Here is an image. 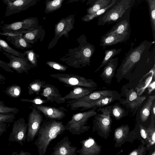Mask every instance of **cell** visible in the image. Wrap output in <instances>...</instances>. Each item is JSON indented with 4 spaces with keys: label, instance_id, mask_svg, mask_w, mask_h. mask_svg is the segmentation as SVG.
<instances>
[{
    "label": "cell",
    "instance_id": "1",
    "mask_svg": "<svg viewBox=\"0 0 155 155\" xmlns=\"http://www.w3.org/2000/svg\"><path fill=\"white\" fill-rule=\"evenodd\" d=\"M154 42L145 40L134 48L131 45L117 70L115 76L118 82L125 79L128 81V85L135 89L155 64V48L150 51Z\"/></svg>",
    "mask_w": 155,
    "mask_h": 155
},
{
    "label": "cell",
    "instance_id": "2",
    "mask_svg": "<svg viewBox=\"0 0 155 155\" xmlns=\"http://www.w3.org/2000/svg\"><path fill=\"white\" fill-rule=\"evenodd\" d=\"M76 41L78 46L68 49L67 53L60 58V60L68 66L76 68L89 66L91 58L95 51L94 46L87 42L84 35L78 37Z\"/></svg>",
    "mask_w": 155,
    "mask_h": 155
},
{
    "label": "cell",
    "instance_id": "3",
    "mask_svg": "<svg viewBox=\"0 0 155 155\" xmlns=\"http://www.w3.org/2000/svg\"><path fill=\"white\" fill-rule=\"evenodd\" d=\"M42 123L34 143L39 155L45 154L51 141L66 130L62 121L46 119Z\"/></svg>",
    "mask_w": 155,
    "mask_h": 155
},
{
    "label": "cell",
    "instance_id": "4",
    "mask_svg": "<svg viewBox=\"0 0 155 155\" xmlns=\"http://www.w3.org/2000/svg\"><path fill=\"white\" fill-rule=\"evenodd\" d=\"M112 106L99 107L98 112L94 116L93 120L92 131L96 132L101 137L107 139L111 132L112 120L111 118Z\"/></svg>",
    "mask_w": 155,
    "mask_h": 155
},
{
    "label": "cell",
    "instance_id": "5",
    "mask_svg": "<svg viewBox=\"0 0 155 155\" xmlns=\"http://www.w3.org/2000/svg\"><path fill=\"white\" fill-rule=\"evenodd\" d=\"M97 108L94 107L87 111L73 114L71 120L65 125L66 130L73 135H79L88 131L90 126L87 125V122L91 117L97 114L96 110Z\"/></svg>",
    "mask_w": 155,
    "mask_h": 155
},
{
    "label": "cell",
    "instance_id": "6",
    "mask_svg": "<svg viewBox=\"0 0 155 155\" xmlns=\"http://www.w3.org/2000/svg\"><path fill=\"white\" fill-rule=\"evenodd\" d=\"M121 97L118 100L119 104H121L127 109L135 114L142 103L145 99V96H139L133 87L129 86L127 84L124 85L121 90Z\"/></svg>",
    "mask_w": 155,
    "mask_h": 155
},
{
    "label": "cell",
    "instance_id": "7",
    "mask_svg": "<svg viewBox=\"0 0 155 155\" xmlns=\"http://www.w3.org/2000/svg\"><path fill=\"white\" fill-rule=\"evenodd\" d=\"M51 77L58 80L64 84L65 87H72L74 86H80L88 88H95L97 84L92 79L72 74H52Z\"/></svg>",
    "mask_w": 155,
    "mask_h": 155
},
{
    "label": "cell",
    "instance_id": "8",
    "mask_svg": "<svg viewBox=\"0 0 155 155\" xmlns=\"http://www.w3.org/2000/svg\"><path fill=\"white\" fill-rule=\"evenodd\" d=\"M31 111L28 117V130L26 140L29 142L33 141L43 121V115L41 111L33 106L29 107Z\"/></svg>",
    "mask_w": 155,
    "mask_h": 155
},
{
    "label": "cell",
    "instance_id": "9",
    "mask_svg": "<svg viewBox=\"0 0 155 155\" xmlns=\"http://www.w3.org/2000/svg\"><path fill=\"white\" fill-rule=\"evenodd\" d=\"M121 98L120 94L113 96L106 97L95 100L87 101L79 104L67 105V107L71 110H80L82 111L91 109L94 107H102L107 106Z\"/></svg>",
    "mask_w": 155,
    "mask_h": 155
},
{
    "label": "cell",
    "instance_id": "10",
    "mask_svg": "<svg viewBox=\"0 0 155 155\" xmlns=\"http://www.w3.org/2000/svg\"><path fill=\"white\" fill-rule=\"evenodd\" d=\"M27 130L28 124L23 117L14 121L8 140L23 145L26 140Z\"/></svg>",
    "mask_w": 155,
    "mask_h": 155
},
{
    "label": "cell",
    "instance_id": "11",
    "mask_svg": "<svg viewBox=\"0 0 155 155\" xmlns=\"http://www.w3.org/2000/svg\"><path fill=\"white\" fill-rule=\"evenodd\" d=\"M74 22L71 17L62 19L55 25L54 36L48 45V49L52 48L58 40L63 36L68 38V33L74 28Z\"/></svg>",
    "mask_w": 155,
    "mask_h": 155
},
{
    "label": "cell",
    "instance_id": "12",
    "mask_svg": "<svg viewBox=\"0 0 155 155\" xmlns=\"http://www.w3.org/2000/svg\"><path fill=\"white\" fill-rule=\"evenodd\" d=\"M131 1V0H121L118 2L103 16L101 18L102 24L111 23L121 17L130 7Z\"/></svg>",
    "mask_w": 155,
    "mask_h": 155
},
{
    "label": "cell",
    "instance_id": "13",
    "mask_svg": "<svg viewBox=\"0 0 155 155\" xmlns=\"http://www.w3.org/2000/svg\"><path fill=\"white\" fill-rule=\"evenodd\" d=\"M1 51L8 58L9 62L6 63L11 68L19 74L24 72L28 74V71L31 68V66L26 58H22L3 51Z\"/></svg>",
    "mask_w": 155,
    "mask_h": 155
},
{
    "label": "cell",
    "instance_id": "14",
    "mask_svg": "<svg viewBox=\"0 0 155 155\" xmlns=\"http://www.w3.org/2000/svg\"><path fill=\"white\" fill-rule=\"evenodd\" d=\"M31 105L40 110L47 119H50L60 120L65 117V111H68L63 107L56 108L42 104H31Z\"/></svg>",
    "mask_w": 155,
    "mask_h": 155
},
{
    "label": "cell",
    "instance_id": "15",
    "mask_svg": "<svg viewBox=\"0 0 155 155\" xmlns=\"http://www.w3.org/2000/svg\"><path fill=\"white\" fill-rule=\"evenodd\" d=\"M120 94L115 91L103 90L93 91L91 93L78 99L68 100L66 102L67 105L79 104L83 102L99 99L106 97L113 96Z\"/></svg>",
    "mask_w": 155,
    "mask_h": 155
},
{
    "label": "cell",
    "instance_id": "16",
    "mask_svg": "<svg viewBox=\"0 0 155 155\" xmlns=\"http://www.w3.org/2000/svg\"><path fill=\"white\" fill-rule=\"evenodd\" d=\"M79 143L81 147L76 151V153L79 155H98L101 151V146L91 137L80 141Z\"/></svg>",
    "mask_w": 155,
    "mask_h": 155
},
{
    "label": "cell",
    "instance_id": "17",
    "mask_svg": "<svg viewBox=\"0 0 155 155\" xmlns=\"http://www.w3.org/2000/svg\"><path fill=\"white\" fill-rule=\"evenodd\" d=\"M71 143L67 136L58 142L53 148L52 155H77L76 151L78 148L71 146Z\"/></svg>",
    "mask_w": 155,
    "mask_h": 155
},
{
    "label": "cell",
    "instance_id": "18",
    "mask_svg": "<svg viewBox=\"0 0 155 155\" xmlns=\"http://www.w3.org/2000/svg\"><path fill=\"white\" fill-rule=\"evenodd\" d=\"M41 91L39 95L46 97L48 101L55 102L58 104L65 102L66 100L61 96L58 88L53 85L46 83L43 86Z\"/></svg>",
    "mask_w": 155,
    "mask_h": 155
},
{
    "label": "cell",
    "instance_id": "19",
    "mask_svg": "<svg viewBox=\"0 0 155 155\" xmlns=\"http://www.w3.org/2000/svg\"><path fill=\"white\" fill-rule=\"evenodd\" d=\"M35 21L34 19H27L21 21L16 22L11 24L5 25L2 28L4 31L20 32L29 30L37 27Z\"/></svg>",
    "mask_w": 155,
    "mask_h": 155
},
{
    "label": "cell",
    "instance_id": "20",
    "mask_svg": "<svg viewBox=\"0 0 155 155\" xmlns=\"http://www.w3.org/2000/svg\"><path fill=\"white\" fill-rule=\"evenodd\" d=\"M118 57L112 58L104 66L100 77L105 83H111L118 66Z\"/></svg>",
    "mask_w": 155,
    "mask_h": 155
},
{
    "label": "cell",
    "instance_id": "21",
    "mask_svg": "<svg viewBox=\"0 0 155 155\" xmlns=\"http://www.w3.org/2000/svg\"><path fill=\"white\" fill-rule=\"evenodd\" d=\"M23 34V37L28 42L33 44L37 42L39 40L43 41L45 36V31L40 27L29 30H25L21 32Z\"/></svg>",
    "mask_w": 155,
    "mask_h": 155
},
{
    "label": "cell",
    "instance_id": "22",
    "mask_svg": "<svg viewBox=\"0 0 155 155\" xmlns=\"http://www.w3.org/2000/svg\"><path fill=\"white\" fill-rule=\"evenodd\" d=\"M129 38L128 37L116 34H105L101 38L100 46L104 49L107 47L125 41Z\"/></svg>",
    "mask_w": 155,
    "mask_h": 155
},
{
    "label": "cell",
    "instance_id": "23",
    "mask_svg": "<svg viewBox=\"0 0 155 155\" xmlns=\"http://www.w3.org/2000/svg\"><path fill=\"white\" fill-rule=\"evenodd\" d=\"M72 89L68 94L63 97L66 100H74L80 99L91 93L97 87L88 88L80 86H74Z\"/></svg>",
    "mask_w": 155,
    "mask_h": 155
},
{
    "label": "cell",
    "instance_id": "24",
    "mask_svg": "<svg viewBox=\"0 0 155 155\" xmlns=\"http://www.w3.org/2000/svg\"><path fill=\"white\" fill-rule=\"evenodd\" d=\"M154 78H155V64L150 70L139 81L137 85L135 88L138 95H140L144 91Z\"/></svg>",
    "mask_w": 155,
    "mask_h": 155
},
{
    "label": "cell",
    "instance_id": "25",
    "mask_svg": "<svg viewBox=\"0 0 155 155\" xmlns=\"http://www.w3.org/2000/svg\"><path fill=\"white\" fill-rule=\"evenodd\" d=\"M113 34L129 37L130 31L129 22L126 19L123 20L115 25L105 34Z\"/></svg>",
    "mask_w": 155,
    "mask_h": 155
},
{
    "label": "cell",
    "instance_id": "26",
    "mask_svg": "<svg viewBox=\"0 0 155 155\" xmlns=\"http://www.w3.org/2000/svg\"><path fill=\"white\" fill-rule=\"evenodd\" d=\"M130 131V127L127 125H122L116 128L114 134V140L116 144L121 143L126 138Z\"/></svg>",
    "mask_w": 155,
    "mask_h": 155
},
{
    "label": "cell",
    "instance_id": "27",
    "mask_svg": "<svg viewBox=\"0 0 155 155\" xmlns=\"http://www.w3.org/2000/svg\"><path fill=\"white\" fill-rule=\"evenodd\" d=\"M155 99V95L149 96L146 102L141 108L140 112V117L141 121L145 122L148 118Z\"/></svg>",
    "mask_w": 155,
    "mask_h": 155
},
{
    "label": "cell",
    "instance_id": "28",
    "mask_svg": "<svg viewBox=\"0 0 155 155\" xmlns=\"http://www.w3.org/2000/svg\"><path fill=\"white\" fill-rule=\"evenodd\" d=\"M22 36L23 35L13 37H7L6 38L18 49H24L31 48L32 46L31 44L27 42Z\"/></svg>",
    "mask_w": 155,
    "mask_h": 155
},
{
    "label": "cell",
    "instance_id": "29",
    "mask_svg": "<svg viewBox=\"0 0 155 155\" xmlns=\"http://www.w3.org/2000/svg\"><path fill=\"white\" fill-rule=\"evenodd\" d=\"M122 51L121 48H113L106 50L104 52V56L100 65L95 71L96 73L101 68L104 66L113 57L119 54Z\"/></svg>",
    "mask_w": 155,
    "mask_h": 155
},
{
    "label": "cell",
    "instance_id": "30",
    "mask_svg": "<svg viewBox=\"0 0 155 155\" xmlns=\"http://www.w3.org/2000/svg\"><path fill=\"white\" fill-rule=\"evenodd\" d=\"M46 83L45 81L36 79L30 83L28 87V94L30 95L34 94L39 95L43 86Z\"/></svg>",
    "mask_w": 155,
    "mask_h": 155
},
{
    "label": "cell",
    "instance_id": "31",
    "mask_svg": "<svg viewBox=\"0 0 155 155\" xmlns=\"http://www.w3.org/2000/svg\"><path fill=\"white\" fill-rule=\"evenodd\" d=\"M8 53L15 56L23 58H26L25 54L18 51L12 48L4 40L0 38V51Z\"/></svg>",
    "mask_w": 155,
    "mask_h": 155
},
{
    "label": "cell",
    "instance_id": "32",
    "mask_svg": "<svg viewBox=\"0 0 155 155\" xmlns=\"http://www.w3.org/2000/svg\"><path fill=\"white\" fill-rule=\"evenodd\" d=\"M111 106V116L116 120H119L127 115L126 110L119 104H116Z\"/></svg>",
    "mask_w": 155,
    "mask_h": 155
},
{
    "label": "cell",
    "instance_id": "33",
    "mask_svg": "<svg viewBox=\"0 0 155 155\" xmlns=\"http://www.w3.org/2000/svg\"><path fill=\"white\" fill-rule=\"evenodd\" d=\"M149 5L150 24L153 36L155 40V0H147Z\"/></svg>",
    "mask_w": 155,
    "mask_h": 155
},
{
    "label": "cell",
    "instance_id": "34",
    "mask_svg": "<svg viewBox=\"0 0 155 155\" xmlns=\"http://www.w3.org/2000/svg\"><path fill=\"white\" fill-rule=\"evenodd\" d=\"M23 53L25 54L26 57L31 64V68H37L38 59L40 57L39 55L36 54L33 49L25 51Z\"/></svg>",
    "mask_w": 155,
    "mask_h": 155
},
{
    "label": "cell",
    "instance_id": "35",
    "mask_svg": "<svg viewBox=\"0 0 155 155\" xmlns=\"http://www.w3.org/2000/svg\"><path fill=\"white\" fill-rule=\"evenodd\" d=\"M110 0H97L92 6L88 9L87 15L93 14L99 10L106 7L108 5Z\"/></svg>",
    "mask_w": 155,
    "mask_h": 155
},
{
    "label": "cell",
    "instance_id": "36",
    "mask_svg": "<svg viewBox=\"0 0 155 155\" xmlns=\"http://www.w3.org/2000/svg\"><path fill=\"white\" fill-rule=\"evenodd\" d=\"M155 120L151 119L150 125L147 128V132L149 139V143L147 145V148H149L155 143Z\"/></svg>",
    "mask_w": 155,
    "mask_h": 155
},
{
    "label": "cell",
    "instance_id": "37",
    "mask_svg": "<svg viewBox=\"0 0 155 155\" xmlns=\"http://www.w3.org/2000/svg\"><path fill=\"white\" fill-rule=\"evenodd\" d=\"M117 0H112L111 3L106 7L101 9L95 13L90 15L87 14L82 18V20L84 21H89L96 17L103 14L108 9L113 5L115 3Z\"/></svg>",
    "mask_w": 155,
    "mask_h": 155
},
{
    "label": "cell",
    "instance_id": "38",
    "mask_svg": "<svg viewBox=\"0 0 155 155\" xmlns=\"http://www.w3.org/2000/svg\"><path fill=\"white\" fill-rule=\"evenodd\" d=\"M21 87L16 84H13L7 87L5 91V94L12 97H18L21 93Z\"/></svg>",
    "mask_w": 155,
    "mask_h": 155
},
{
    "label": "cell",
    "instance_id": "39",
    "mask_svg": "<svg viewBox=\"0 0 155 155\" xmlns=\"http://www.w3.org/2000/svg\"><path fill=\"white\" fill-rule=\"evenodd\" d=\"M64 0H53L48 2L46 5L45 12H51L57 10L61 7Z\"/></svg>",
    "mask_w": 155,
    "mask_h": 155
},
{
    "label": "cell",
    "instance_id": "40",
    "mask_svg": "<svg viewBox=\"0 0 155 155\" xmlns=\"http://www.w3.org/2000/svg\"><path fill=\"white\" fill-rule=\"evenodd\" d=\"M19 112V110L17 108L6 106L3 101H0V113H11L16 114Z\"/></svg>",
    "mask_w": 155,
    "mask_h": 155
},
{
    "label": "cell",
    "instance_id": "41",
    "mask_svg": "<svg viewBox=\"0 0 155 155\" xmlns=\"http://www.w3.org/2000/svg\"><path fill=\"white\" fill-rule=\"evenodd\" d=\"M31 0H16L13 2H8L9 7L13 9H19L27 5Z\"/></svg>",
    "mask_w": 155,
    "mask_h": 155
},
{
    "label": "cell",
    "instance_id": "42",
    "mask_svg": "<svg viewBox=\"0 0 155 155\" xmlns=\"http://www.w3.org/2000/svg\"><path fill=\"white\" fill-rule=\"evenodd\" d=\"M46 64L50 67L60 71H64L69 68L66 65H63L53 61H48Z\"/></svg>",
    "mask_w": 155,
    "mask_h": 155
},
{
    "label": "cell",
    "instance_id": "43",
    "mask_svg": "<svg viewBox=\"0 0 155 155\" xmlns=\"http://www.w3.org/2000/svg\"><path fill=\"white\" fill-rule=\"evenodd\" d=\"M15 114L11 113H0V121L8 124L13 123L15 119Z\"/></svg>",
    "mask_w": 155,
    "mask_h": 155
},
{
    "label": "cell",
    "instance_id": "44",
    "mask_svg": "<svg viewBox=\"0 0 155 155\" xmlns=\"http://www.w3.org/2000/svg\"><path fill=\"white\" fill-rule=\"evenodd\" d=\"M20 101L22 102L31 103L36 104H42L48 102L46 100L42 99L39 96H37L33 99H20Z\"/></svg>",
    "mask_w": 155,
    "mask_h": 155
},
{
    "label": "cell",
    "instance_id": "45",
    "mask_svg": "<svg viewBox=\"0 0 155 155\" xmlns=\"http://www.w3.org/2000/svg\"><path fill=\"white\" fill-rule=\"evenodd\" d=\"M143 143L138 147L136 149L133 150L128 154L129 155H144L146 153V149Z\"/></svg>",
    "mask_w": 155,
    "mask_h": 155
},
{
    "label": "cell",
    "instance_id": "46",
    "mask_svg": "<svg viewBox=\"0 0 155 155\" xmlns=\"http://www.w3.org/2000/svg\"><path fill=\"white\" fill-rule=\"evenodd\" d=\"M139 127L141 136L145 141L147 145L149 143V139L147 132V128L140 124L139 125Z\"/></svg>",
    "mask_w": 155,
    "mask_h": 155
},
{
    "label": "cell",
    "instance_id": "47",
    "mask_svg": "<svg viewBox=\"0 0 155 155\" xmlns=\"http://www.w3.org/2000/svg\"><path fill=\"white\" fill-rule=\"evenodd\" d=\"M21 32L17 31H5L2 32H0V35H4L8 37H13L23 35Z\"/></svg>",
    "mask_w": 155,
    "mask_h": 155
},
{
    "label": "cell",
    "instance_id": "48",
    "mask_svg": "<svg viewBox=\"0 0 155 155\" xmlns=\"http://www.w3.org/2000/svg\"><path fill=\"white\" fill-rule=\"evenodd\" d=\"M0 67L3 69L6 72H14L13 70L6 63L0 59Z\"/></svg>",
    "mask_w": 155,
    "mask_h": 155
},
{
    "label": "cell",
    "instance_id": "49",
    "mask_svg": "<svg viewBox=\"0 0 155 155\" xmlns=\"http://www.w3.org/2000/svg\"><path fill=\"white\" fill-rule=\"evenodd\" d=\"M147 88L148 94H150L155 90V78H154Z\"/></svg>",
    "mask_w": 155,
    "mask_h": 155
},
{
    "label": "cell",
    "instance_id": "50",
    "mask_svg": "<svg viewBox=\"0 0 155 155\" xmlns=\"http://www.w3.org/2000/svg\"><path fill=\"white\" fill-rule=\"evenodd\" d=\"M8 124L6 123L0 121V137L6 131Z\"/></svg>",
    "mask_w": 155,
    "mask_h": 155
},
{
    "label": "cell",
    "instance_id": "51",
    "mask_svg": "<svg viewBox=\"0 0 155 155\" xmlns=\"http://www.w3.org/2000/svg\"><path fill=\"white\" fill-rule=\"evenodd\" d=\"M18 155H31V154L28 152H24L22 150H21L20 152V153L18 154Z\"/></svg>",
    "mask_w": 155,
    "mask_h": 155
},
{
    "label": "cell",
    "instance_id": "52",
    "mask_svg": "<svg viewBox=\"0 0 155 155\" xmlns=\"http://www.w3.org/2000/svg\"><path fill=\"white\" fill-rule=\"evenodd\" d=\"M6 78L3 75L0 74V81H2L5 80Z\"/></svg>",
    "mask_w": 155,
    "mask_h": 155
},
{
    "label": "cell",
    "instance_id": "53",
    "mask_svg": "<svg viewBox=\"0 0 155 155\" xmlns=\"http://www.w3.org/2000/svg\"><path fill=\"white\" fill-rule=\"evenodd\" d=\"M151 155H155V151H154L151 154Z\"/></svg>",
    "mask_w": 155,
    "mask_h": 155
},
{
    "label": "cell",
    "instance_id": "54",
    "mask_svg": "<svg viewBox=\"0 0 155 155\" xmlns=\"http://www.w3.org/2000/svg\"><path fill=\"white\" fill-rule=\"evenodd\" d=\"M10 0L12 1H15V0H8L7 2L10 1Z\"/></svg>",
    "mask_w": 155,
    "mask_h": 155
}]
</instances>
